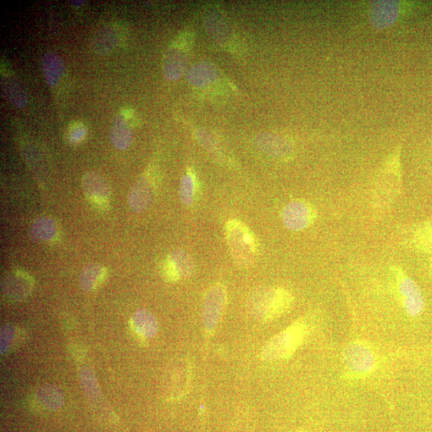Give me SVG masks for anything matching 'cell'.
Segmentation results:
<instances>
[{
	"label": "cell",
	"mask_w": 432,
	"mask_h": 432,
	"mask_svg": "<svg viewBox=\"0 0 432 432\" xmlns=\"http://www.w3.org/2000/svg\"><path fill=\"white\" fill-rule=\"evenodd\" d=\"M256 146L262 152L273 157H281L286 154L287 147L279 138L271 135H260L254 141Z\"/></svg>",
	"instance_id": "cell-18"
},
{
	"label": "cell",
	"mask_w": 432,
	"mask_h": 432,
	"mask_svg": "<svg viewBox=\"0 0 432 432\" xmlns=\"http://www.w3.org/2000/svg\"><path fill=\"white\" fill-rule=\"evenodd\" d=\"M120 35L113 26H105L99 29L92 37L91 47L92 51L104 55L113 52L119 45Z\"/></svg>",
	"instance_id": "cell-8"
},
{
	"label": "cell",
	"mask_w": 432,
	"mask_h": 432,
	"mask_svg": "<svg viewBox=\"0 0 432 432\" xmlns=\"http://www.w3.org/2000/svg\"><path fill=\"white\" fill-rule=\"evenodd\" d=\"M219 72L215 66L207 62L198 63L187 71V79L192 85L205 87L218 79Z\"/></svg>",
	"instance_id": "cell-13"
},
{
	"label": "cell",
	"mask_w": 432,
	"mask_h": 432,
	"mask_svg": "<svg viewBox=\"0 0 432 432\" xmlns=\"http://www.w3.org/2000/svg\"><path fill=\"white\" fill-rule=\"evenodd\" d=\"M110 138L118 150H125L133 142V131L124 116L118 114L114 118L110 129Z\"/></svg>",
	"instance_id": "cell-10"
},
{
	"label": "cell",
	"mask_w": 432,
	"mask_h": 432,
	"mask_svg": "<svg viewBox=\"0 0 432 432\" xmlns=\"http://www.w3.org/2000/svg\"><path fill=\"white\" fill-rule=\"evenodd\" d=\"M86 136V130L82 126L74 127L70 131L69 138L72 143H79Z\"/></svg>",
	"instance_id": "cell-23"
},
{
	"label": "cell",
	"mask_w": 432,
	"mask_h": 432,
	"mask_svg": "<svg viewBox=\"0 0 432 432\" xmlns=\"http://www.w3.org/2000/svg\"><path fill=\"white\" fill-rule=\"evenodd\" d=\"M102 273L103 268L101 265L96 264L88 265L82 273V287H84L85 290L92 289Z\"/></svg>",
	"instance_id": "cell-21"
},
{
	"label": "cell",
	"mask_w": 432,
	"mask_h": 432,
	"mask_svg": "<svg viewBox=\"0 0 432 432\" xmlns=\"http://www.w3.org/2000/svg\"><path fill=\"white\" fill-rule=\"evenodd\" d=\"M292 303V296L284 288L259 287L247 301L249 312L254 319L267 323L285 313Z\"/></svg>",
	"instance_id": "cell-1"
},
{
	"label": "cell",
	"mask_w": 432,
	"mask_h": 432,
	"mask_svg": "<svg viewBox=\"0 0 432 432\" xmlns=\"http://www.w3.org/2000/svg\"><path fill=\"white\" fill-rule=\"evenodd\" d=\"M69 3H71V5H73L74 7H80L85 3V1H80V0H79V1H75H75H69Z\"/></svg>",
	"instance_id": "cell-24"
},
{
	"label": "cell",
	"mask_w": 432,
	"mask_h": 432,
	"mask_svg": "<svg viewBox=\"0 0 432 432\" xmlns=\"http://www.w3.org/2000/svg\"><path fill=\"white\" fill-rule=\"evenodd\" d=\"M225 235L238 267H251L259 254V243L253 231L242 221L230 219L225 224Z\"/></svg>",
	"instance_id": "cell-2"
},
{
	"label": "cell",
	"mask_w": 432,
	"mask_h": 432,
	"mask_svg": "<svg viewBox=\"0 0 432 432\" xmlns=\"http://www.w3.org/2000/svg\"><path fill=\"white\" fill-rule=\"evenodd\" d=\"M180 198L187 207H191L197 198V187L195 178L192 173H188L180 181Z\"/></svg>",
	"instance_id": "cell-20"
},
{
	"label": "cell",
	"mask_w": 432,
	"mask_h": 432,
	"mask_svg": "<svg viewBox=\"0 0 432 432\" xmlns=\"http://www.w3.org/2000/svg\"><path fill=\"white\" fill-rule=\"evenodd\" d=\"M343 359L348 372L357 377L369 375L376 365L373 349L362 341L349 343L343 351Z\"/></svg>",
	"instance_id": "cell-4"
},
{
	"label": "cell",
	"mask_w": 432,
	"mask_h": 432,
	"mask_svg": "<svg viewBox=\"0 0 432 432\" xmlns=\"http://www.w3.org/2000/svg\"><path fill=\"white\" fill-rule=\"evenodd\" d=\"M226 292L222 286H215L208 293L203 309L204 317L210 322L218 319L223 311Z\"/></svg>",
	"instance_id": "cell-14"
},
{
	"label": "cell",
	"mask_w": 432,
	"mask_h": 432,
	"mask_svg": "<svg viewBox=\"0 0 432 432\" xmlns=\"http://www.w3.org/2000/svg\"><path fill=\"white\" fill-rule=\"evenodd\" d=\"M187 55L179 48H171L164 60V74L168 80H177L184 75L187 68Z\"/></svg>",
	"instance_id": "cell-9"
},
{
	"label": "cell",
	"mask_w": 432,
	"mask_h": 432,
	"mask_svg": "<svg viewBox=\"0 0 432 432\" xmlns=\"http://www.w3.org/2000/svg\"><path fill=\"white\" fill-rule=\"evenodd\" d=\"M82 184L86 195L95 201H105L110 195L108 182L103 176L96 173L85 174Z\"/></svg>",
	"instance_id": "cell-11"
},
{
	"label": "cell",
	"mask_w": 432,
	"mask_h": 432,
	"mask_svg": "<svg viewBox=\"0 0 432 432\" xmlns=\"http://www.w3.org/2000/svg\"><path fill=\"white\" fill-rule=\"evenodd\" d=\"M401 295L403 298L404 308L411 317H417L424 311V298L415 282L407 276H403L398 284Z\"/></svg>",
	"instance_id": "cell-6"
},
{
	"label": "cell",
	"mask_w": 432,
	"mask_h": 432,
	"mask_svg": "<svg viewBox=\"0 0 432 432\" xmlns=\"http://www.w3.org/2000/svg\"><path fill=\"white\" fill-rule=\"evenodd\" d=\"M2 88L6 96L14 106L22 108L27 104V96L25 91L17 82L4 79L2 80Z\"/></svg>",
	"instance_id": "cell-19"
},
{
	"label": "cell",
	"mask_w": 432,
	"mask_h": 432,
	"mask_svg": "<svg viewBox=\"0 0 432 432\" xmlns=\"http://www.w3.org/2000/svg\"><path fill=\"white\" fill-rule=\"evenodd\" d=\"M173 264L177 273L182 277H189L195 273L196 266L189 254L182 250H176L171 253L168 257Z\"/></svg>",
	"instance_id": "cell-17"
},
{
	"label": "cell",
	"mask_w": 432,
	"mask_h": 432,
	"mask_svg": "<svg viewBox=\"0 0 432 432\" xmlns=\"http://www.w3.org/2000/svg\"><path fill=\"white\" fill-rule=\"evenodd\" d=\"M398 4L396 2H376L372 8V22L376 27L389 26L396 20Z\"/></svg>",
	"instance_id": "cell-15"
},
{
	"label": "cell",
	"mask_w": 432,
	"mask_h": 432,
	"mask_svg": "<svg viewBox=\"0 0 432 432\" xmlns=\"http://www.w3.org/2000/svg\"><path fill=\"white\" fill-rule=\"evenodd\" d=\"M161 273L164 278L170 282H175L180 279V276L175 268V266L171 263L168 257L164 260L161 266Z\"/></svg>",
	"instance_id": "cell-22"
},
{
	"label": "cell",
	"mask_w": 432,
	"mask_h": 432,
	"mask_svg": "<svg viewBox=\"0 0 432 432\" xmlns=\"http://www.w3.org/2000/svg\"><path fill=\"white\" fill-rule=\"evenodd\" d=\"M306 336V325L298 321L266 343L260 358L265 362L289 358L301 347Z\"/></svg>",
	"instance_id": "cell-3"
},
{
	"label": "cell",
	"mask_w": 432,
	"mask_h": 432,
	"mask_svg": "<svg viewBox=\"0 0 432 432\" xmlns=\"http://www.w3.org/2000/svg\"><path fill=\"white\" fill-rule=\"evenodd\" d=\"M154 187L150 180L142 176L132 187L129 203L133 212L138 213L145 210L153 201Z\"/></svg>",
	"instance_id": "cell-7"
},
{
	"label": "cell",
	"mask_w": 432,
	"mask_h": 432,
	"mask_svg": "<svg viewBox=\"0 0 432 432\" xmlns=\"http://www.w3.org/2000/svg\"><path fill=\"white\" fill-rule=\"evenodd\" d=\"M282 219L288 229L302 231L312 223L313 210L308 203L296 199L286 205L282 210Z\"/></svg>",
	"instance_id": "cell-5"
},
{
	"label": "cell",
	"mask_w": 432,
	"mask_h": 432,
	"mask_svg": "<svg viewBox=\"0 0 432 432\" xmlns=\"http://www.w3.org/2000/svg\"><path fill=\"white\" fill-rule=\"evenodd\" d=\"M31 236L36 241H48L57 233L55 221L48 217L38 219L31 226Z\"/></svg>",
	"instance_id": "cell-16"
},
{
	"label": "cell",
	"mask_w": 432,
	"mask_h": 432,
	"mask_svg": "<svg viewBox=\"0 0 432 432\" xmlns=\"http://www.w3.org/2000/svg\"><path fill=\"white\" fill-rule=\"evenodd\" d=\"M42 71L48 85L57 87L65 73L64 61L57 54L47 52L42 58Z\"/></svg>",
	"instance_id": "cell-12"
}]
</instances>
